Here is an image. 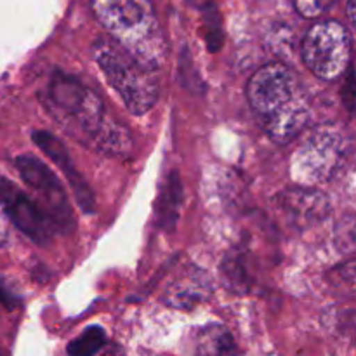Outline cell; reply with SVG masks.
<instances>
[{"label":"cell","instance_id":"1","mask_svg":"<svg viewBox=\"0 0 356 356\" xmlns=\"http://www.w3.org/2000/svg\"><path fill=\"white\" fill-rule=\"evenodd\" d=\"M247 99L264 132L278 145H287L309 122V101L298 75L273 63L259 68L247 86Z\"/></svg>","mask_w":356,"mask_h":356},{"label":"cell","instance_id":"2","mask_svg":"<svg viewBox=\"0 0 356 356\" xmlns=\"http://www.w3.org/2000/svg\"><path fill=\"white\" fill-rule=\"evenodd\" d=\"M47 99L51 101V106L63 115L65 122L79 129L101 152L124 155L132 148L127 129L108 117L99 96L75 76L56 73L49 80Z\"/></svg>","mask_w":356,"mask_h":356},{"label":"cell","instance_id":"3","mask_svg":"<svg viewBox=\"0 0 356 356\" xmlns=\"http://www.w3.org/2000/svg\"><path fill=\"white\" fill-rule=\"evenodd\" d=\"M94 14L124 51L155 72L167 44L149 0H90Z\"/></svg>","mask_w":356,"mask_h":356},{"label":"cell","instance_id":"4","mask_svg":"<svg viewBox=\"0 0 356 356\" xmlns=\"http://www.w3.org/2000/svg\"><path fill=\"white\" fill-rule=\"evenodd\" d=\"M92 58L132 113L143 115L155 106L160 87L153 70L143 66L117 42L108 38L94 42Z\"/></svg>","mask_w":356,"mask_h":356},{"label":"cell","instance_id":"5","mask_svg":"<svg viewBox=\"0 0 356 356\" xmlns=\"http://www.w3.org/2000/svg\"><path fill=\"white\" fill-rule=\"evenodd\" d=\"M351 141L344 131L323 125L301 143L291 160V177L301 188L332 181L348 162Z\"/></svg>","mask_w":356,"mask_h":356},{"label":"cell","instance_id":"6","mask_svg":"<svg viewBox=\"0 0 356 356\" xmlns=\"http://www.w3.org/2000/svg\"><path fill=\"white\" fill-rule=\"evenodd\" d=\"M301 58L318 79L327 82L341 79L350 68V33L337 21L316 23L302 38Z\"/></svg>","mask_w":356,"mask_h":356},{"label":"cell","instance_id":"7","mask_svg":"<svg viewBox=\"0 0 356 356\" xmlns=\"http://www.w3.org/2000/svg\"><path fill=\"white\" fill-rule=\"evenodd\" d=\"M14 163H16L17 172L26 181L28 186L38 191L42 200L47 204L52 225H56L63 232L73 229L75 219H73V212L68 204L65 188L59 183L58 176L33 155H19Z\"/></svg>","mask_w":356,"mask_h":356},{"label":"cell","instance_id":"8","mask_svg":"<svg viewBox=\"0 0 356 356\" xmlns=\"http://www.w3.org/2000/svg\"><path fill=\"white\" fill-rule=\"evenodd\" d=\"M0 209L31 242L47 247L52 242V221L13 181L0 177Z\"/></svg>","mask_w":356,"mask_h":356},{"label":"cell","instance_id":"9","mask_svg":"<svg viewBox=\"0 0 356 356\" xmlns=\"http://www.w3.org/2000/svg\"><path fill=\"white\" fill-rule=\"evenodd\" d=\"M277 209L285 221L298 229L309 228L322 221L330 211L329 200L323 193L313 188H292L278 195Z\"/></svg>","mask_w":356,"mask_h":356},{"label":"cell","instance_id":"10","mask_svg":"<svg viewBox=\"0 0 356 356\" xmlns=\"http://www.w3.org/2000/svg\"><path fill=\"white\" fill-rule=\"evenodd\" d=\"M33 143L59 167V169H61V172L65 174L66 179H68V184L72 186L73 193H75L76 197V202L80 204L82 211L90 214V212L94 211V205H96V202H94V193L89 188V184H87V181L82 177V174L76 170L68 149L63 146V143L59 141L56 136H52L51 132L47 131H35Z\"/></svg>","mask_w":356,"mask_h":356},{"label":"cell","instance_id":"11","mask_svg":"<svg viewBox=\"0 0 356 356\" xmlns=\"http://www.w3.org/2000/svg\"><path fill=\"white\" fill-rule=\"evenodd\" d=\"M181 197H183V186H181L179 174L176 170L167 176L163 183L162 191H160L159 204H156V218L159 225L167 232H172L176 226L177 218H179Z\"/></svg>","mask_w":356,"mask_h":356},{"label":"cell","instance_id":"12","mask_svg":"<svg viewBox=\"0 0 356 356\" xmlns=\"http://www.w3.org/2000/svg\"><path fill=\"white\" fill-rule=\"evenodd\" d=\"M197 346L200 356H225L232 353L233 337L225 327L211 325L198 334Z\"/></svg>","mask_w":356,"mask_h":356},{"label":"cell","instance_id":"13","mask_svg":"<svg viewBox=\"0 0 356 356\" xmlns=\"http://www.w3.org/2000/svg\"><path fill=\"white\" fill-rule=\"evenodd\" d=\"M207 292L209 287L205 285V280L191 277L183 284H174L167 292L165 301L174 308H191V306H195V302H200L202 299H205Z\"/></svg>","mask_w":356,"mask_h":356},{"label":"cell","instance_id":"14","mask_svg":"<svg viewBox=\"0 0 356 356\" xmlns=\"http://www.w3.org/2000/svg\"><path fill=\"white\" fill-rule=\"evenodd\" d=\"M106 344V334L101 327H89L68 344V356H94Z\"/></svg>","mask_w":356,"mask_h":356},{"label":"cell","instance_id":"15","mask_svg":"<svg viewBox=\"0 0 356 356\" xmlns=\"http://www.w3.org/2000/svg\"><path fill=\"white\" fill-rule=\"evenodd\" d=\"M225 277L226 280L229 282L233 289H247V273H245V268H243V259L242 257H236L232 256L229 259L225 261Z\"/></svg>","mask_w":356,"mask_h":356},{"label":"cell","instance_id":"16","mask_svg":"<svg viewBox=\"0 0 356 356\" xmlns=\"http://www.w3.org/2000/svg\"><path fill=\"white\" fill-rule=\"evenodd\" d=\"M296 9L299 14L308 19H315V17L323 16L329 9L336 6L337 0H294Z\"/></svg>","mask_w":356,"mask_h":356},{"label":"cell","instance_id":"17","mask_svg":"<svg viewBox=\"0 0 356 356\" xmlns=\"http://www.w3.org/2000/svg\"><path fill=\"white\" fill-rule=\"evenodd\" d=\"M205 38L211 51H218L222 44V31L219 24L218 10L212 7L211 13H205Z\"/></svg>","mask_w":356,"mask_h":356},{"label":"cell","instance_id":"18","mask_svg":"<svg viewBox=\"0 0 356 356\" xmlns=\"http://www.w3.org/2000/svg\"><path fill=\"white\" fill-rule=\"evenodd\" d=\"M348 76H346V82L343 86V103L346 104L348 111H353L355 110V80H353V70L348 68Z\"/></svg>","mask_w":356,"mask_h":356},{"label":"cell","instance_id":"19","mask_svg":"<svg viewBox=\"0 0 356 356\" xmlns=\"http://www.w3.org/2000/svg\"><path fill=\"white\" fill-rule=\"evenodd\" d=\"M7 242H9V235H7V228L2 221V216H0V249L6 247Z\"/></svg>","mask_w":356,"mask_h":356},{"label":"cell","instance_id":"20","mask_svg":"<svg viewBox=\"0 0 356 356\" xmlns=\"http://www.w3.org/2000/svg\"><path fill=\"white\" fill-rule=\"evenodd\" d=\"M348 17L351 23H355V0H348Z\"/></svg>","mask_w":356,"mask_h":356}]
</instances>
